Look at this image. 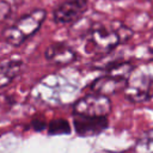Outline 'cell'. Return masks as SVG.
<instances>
[{"label": "cell", "mask_w": 153, "mask_h": 153, "mask_svg": "<svg viewBox=\"0 0 153 153\" xmlns=\"http://www.w3.org/2000/svg\"><path fill=\"white\" fill-rule=\"evenodd\" d=\"M45 18L47 11L44 8H35L6 27L1 33V38L8 45L19 47L39 31Z\"/></svg>", "instance_id": "obj_1"}, {"label": "cell", "mask_w": 153, "mask_h": 153, "mask_svg": "<svg viewBox=\"0 0 153 153\" xmlns=\"http://www.w3.org/2000/svg\"><path fill=\"white\" fill-rule=\"evenodd\" d=\"M84 39H86L85 51L98 56L111 54L117 45L121 44L120 36L115 27H108L100 23H92Z\"/></svg>", "instance_id": "obj_2"}, {"label": "cell", "mask_w": 153, "mask_h": 153, "mask_svg": "<svg viewBox=\"0 0 153 153\" xmlns=\"http://www.w3.org/2000/svg\"><path fill=\"white\" fill-rule=\"evenodd\" d=\"M135 71L129 76L123 93L133 104L147 103L153 99V76Z\"/></svg>", "instance_id": "obj_3"}, {"label": "cell", "mask_w": 153, "mask_h": 153, "mask_svg": "<svg viewBox=\"0 0 153 153\" xmlns=\"http://www.w3.org/2000/svg\"><path fill=\"white\" fill-rule=\"evenodd\" d=\"M112 111V104L109 96L97 92L87 93L73 104V114H81L87 116H109Z\"/></svg>", "instance_id": "obj_4"}, {"label": "cell", "mask_w": 153, "mask_h": 153, "mask_svg": "<svg viewBox=\"0 0 153 153\" xmlns=\"http://www.w3.org/2000/svg\"><path fill=\"white\" fill-rule=\"evenodd\" d=\"M73 128L80 137H93L109 128V118L106 116H87L73 114Z\"/></svg>", "instance_id": "obj_5"}, {"label": "cell", "mask_w": 153, "mask_h": 153, "mask_svg": "<svg viewBox=\"0 0 153 153\" xmlns=\"http://www.w3.org/2000/svg\"><path fill=\"white\" fill-rule=\"evenodd\" d=\"M88 10V0H67L60 4L53 12L56 24H72L80 19Z\"/></svg>", "instance_id": "obj_6"}, {"label": "cell", "mask_w": 153, "mask_h": 153, "mask_svg": "<svg viewBox=\"0 0 153 153\" xmlns=\"http://www.w3.org/2000/svg\"><path fill=\"white\" fill-rule=\"evenodd\" d=\"M45 60L59 67L72 65L78 60L76 51L65 42H54L49 44L44 50Z\"/></svg>", "instance_id": "obj_7"}, {"label": "cell", "mask_w": 153, "mask_h": 153, "mask_svg": "<svg viewBox=\"0 0 153 153\" xmlns=\"http://www.w3.org/2000/svg\"><path fill=\"white\" fill-rule=\"evenodd\" d=\"M127 82H128L127 79L118 78V76L105 73L104 75L96 78L90 84V90L92 92H97L100 94L112 96V94L123 92L127 86Z\"/></svg>", "instance_id": "obj_8"}, {"label": "cell", "mask_w": 153, "mask_h": 153, "mask_svg": "<svg viewBox=\"0 0 153 153\" xmlns=\"http://www.w3.org/2000/svg\"><path fill=\"white\" fill-rule=\"evenodd\" d=\"M24 63L22 60L7 59L0 62V88L10 85L23 71Z\"/></svg>", "instance_id": "obj_9"}, {"label": "cell", "mask_w": 153, "mask_h": 153, "mask_svg": "<svg viewBox=\"0 0 153 153\" xmlns=\"http://www.w3.org/2000/svg\"><path fill=\"white\" fill-rule=\"evenodd\" d=\"M48 135H68L72 131V127L66 118H54L49 123H47Z\"/></svg>", "instance_id": "obj_10"}, {"label": "cell", "mask_w": 153, "mask_h": 153, "mask_svg": "<svg viewBox=\"0 0 153 153\" xmlns=\"http://www.w3.org/2000/svg\"><path fill=\"white\" fill-rule=\"evenodd\" d=\"M12 13V6L6 0H0V23L5 22Z\"/></svg>", "instance_id": "obj_11"}, {"label": "cell", "mask_w": 153, "mask_h": 153, "mask_svg": "<svg viewBox=\"0 0 153 153\" xmlns=\"http://www.w3.org/2000/svg\"><path fill=\"white\" fill-rule=\"evenodd\" d=\"M16 100L12 96L8 94H0V111H6L8 109L12 108V105H14Z\"/></svg>", "instance_id": "obj_12"}, {"label": "cell", "mask_w": 153, "mask_h": 153, "mask_svg": "<svg viewBox=\"0 0 153 153\" xmlns=\"http://www.w3.org/2000/svg\"><path fill=\"white\" fill-rule=\"evenodd\" d=\"M31 127L35 131H42L47 128V122L43 120V118H35L31 121Z\"/></svg>", "instance_id": "obj_13"}, {"label": "cell", "mask_w": 153, "mask_h": 153, "mask_svg": "<svg viewBox=\"0 0 153 153\" xmlns=\"http://www.w3.org/2000/svg\"><path fill=\"white\" fill-rule=\"evenodd\" d=\"M151 53H152V57H153V49H152V51H151Z\"/></svg>", "instance_id": "obj_14"}, {"label": "cell", "mask_w": 153, "mask_h": 153, "mask_svg": "<svg viewBox=\"0 0 153 153\" xmlns=\"http://www.w3.org/2000/svg\"><path fill=\"white\" fill-rule=\"evenodd\" d=\"M116 1H120V0H116Z\"/></svg>", "instance_id": "obj_15"}, {"label": "cell", "mask_w": 153, "mask_h": 153, "mask_svg": "<svg viewBox=\"0 0 153 153\" xmlns=\"http://www.w3.org/2000/svg\"><path fill=\"white\" fill-rule=\"evenodd\" d=\"M151 1H153V0H151Z\"/></svg>", "instance_id": "obj_16"}]
</instances>
